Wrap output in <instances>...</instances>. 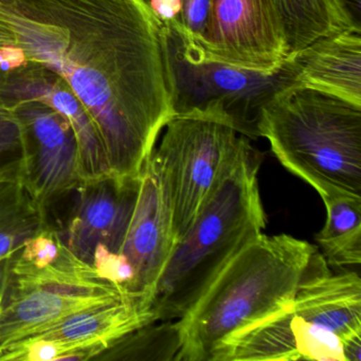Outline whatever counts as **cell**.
<instances>
[{
    "label": "cell",
    "mask_w": 361,
    "mask_h": 361,
    "mask_svg": "<svg viewBox=\"0 0 361 361\" xmlns=\"http://www.w3.org/2000/svg\"><path fill=\"white\" fill-rule=\"evenodd\" d=\"M257 130L321 197H361L360 105L290 84L262 105Z\"/></svg>",
    "instance_id": "cell-4"
},
{
    "label": "cell",
    "mask_w": 361,
    "mask_h": 361,
    "mask_svg": "<svg viewBox=\"0 0 361 361\" xmlns=\"http://www.w3.org/2000/svg\"><path fill=\"white\" fill-rule=\"evenodd\" d=\"M151 11L161 24H169L179 20L181 0H149Z\"/></svg>",
    "instance_id": "cell-22"
},
{
    "label": "cell",
    "mask_w": 361,
    "mask_h": 361,
    "mask_svg": "<svg viewBox=\"0 0 361 361\" xmlns=\"http://www.w3.org/2000/svg\"><path fill=\"white\" fill-rule=\"evenodd\" d=\"M28 62L62 78L102 139L109 170L136 179L174 116L160 22L147 0H0Z\"/></svg>",
    "instance_id": "cell-1"
},
{
    "label": "cell",
    "mask_w": 361,
    "mask_h": 361,
    "mask_svg": "<svg viewBox=\"0 0 361 361\" xmlns=\"http://www.w3.org/2000/svg\"><path fill=\"white\" fill-rule=\"evenodd\" d=\"M317 252L288 234H261L247 245L178 319L183 345L176 361H208L232 334L289 307Z\"/></svg>",
    "instance_id": "cell-3"
},
{
    "label": "cell",
    "mask_w": 361,
    "mask_h": 361,
    "mask_svg": "<svg viewBox=\"0 0 361 361\" xmlns=\"http://www.w3.org/2000/svg\"><path fill=\"white\" fill-rule=\"evenodd\" d=\"M46 212L30 197L18 174H0V263L49 226Z\"/></svg>",
    "instance_id": "cell-15"
},
{
    "label": "cell",
    "mask_w": 361,
    "mask_h": 361,
    "mask_svg": "<svg viewBox=\"0 0 361 361\" xmlns=\"http://www.w3.org/2000/svg\"><path fill=\"white\" fill-rule=\"evenodd\" d=\"M293 83L361 106V32L318 39L290 60Z\"/></svg>",
    "instance_id": "cell-13"
},
{
    "label": "cell",
    "mask_w": 361,
    "mask_h": 361,
    "mask_svg": "<svg viewBox=\"0 0 361 361\" xmlns=\"http://www.w3.org/2000/svg\"><path fill=\"white\" fill-rule=\"evenodd\" d=\"M155 321L151 304L133 297L71 314L29 337L90 344L104 353L128 334Z\"/></svg>",
    "instance_id": "cell-14"
},
{
    "label": "cell",
    "mask_w": 361,
    "mask_h": 361,
    "mask_svg": "<svg viewBox=\"0 0 361 361\" xmlns=\"http://www.w3.org/2000/svg\"><path fill=\"white\" fill-rule=\"evenodd\" d=\"M344 361H361V334L341 340Z\"/></svg>",
    "instance_id": "cell-24"
},
{
    "label": "cell",
    "mask_w": 361,
    "mask_h": 361,
    "mask_svg": "<svg viewBox=\"0 0 361 361\" xmlns=\"http://www.w3.org/2000/svg\"><path fill=\"white\" fill-rule=\"evenodd\" d=\"M343 3L354 22L361 27V0H343Z\"/></svg>",
    "instance_id": "cell-25"
},
{
    "label": "cell",
    "mask_w": 361,
    "mask_h": 361,
    "mask_svg": "<svg viewBox=\"0 0 361 361\" xmlns=\"http://www.w3.org/2000/svg\"><path fill=\"white\" fill-rule=\"evenodd\" d=\"M160 31L174 115L219 105L240 134L257 137L262 105L281 88L295 84L288 62L272 75L255 73L204 58L185 37L178 20L160 23Z\"/></svg>",
    "instance_id": "cell-7"
},
{
    "label": "cell",
    "mask_w": 361,
    "mask_h": 361,
    "mask_svg": "<svg viewBox=\"0 0 361 361\" xmlns=\"http://www.w3.org/2000/svg\"><path fill=\"white\" fill-rule=\"evenodd\" d=\"M261 162L262 154L240 136L235 154L158 279L151 300L156 321L183 318L225 266L263 234Z\"/></svg>",
    "instance_id": "cell-2"
},
{
    "label": "cell",
    "mask_w": 361,
    "mask_h": 361,
    "mask_svg": "<svg viewBox=\"0 0 361 361\" xmlns=\"http://www.w3.org/2000/svg\"><path fill=\"white\" fill-rule=\"evenodd\" d=\"M35 100L54 107L73 128L79 145L84 183L111 176L102 139L92 120L64 80L42 65L0 71V103Z\"/></svg>",
    "instance_id": "cell-12"
},
{
    "label": "cell",
    "mask_w": 361,
    "mask_h": 361,
    "mask_svg": "<svg viewBox=\"0 0 361 361\" xmlns=\"http://www.w3.org/2000/svg\"><path fill=\"white\" fill-rule=\"evenodd\" d=\"M151 159L172 214L175 244L183 238L238 149L232 118L219 105L173 116Z\"/></svg>",
    "instance_id": "cell-6"
},
{
    "label": "cell",
    "mask_w": 361,
    "mask_h": 361,
    "mask_svg": "<svg viewBox=\"0 0 361 361\" xmlns=\"http://www.w3.org/2000/svg\"><path fill=\"white\" fill-rule=\"evenodd\" d=\"M92 266L103 278L122 285L128 290L134 281V268L128 257L123 253L111 252L103 245H99L97 247L94 259H92Z\"/></svg>",
    "instance_id": "cell-20"
},
{
    "label": "cell",
    "mask_w": 361,
    "mask_h": 361,
    "mask_svg": "<svg viewBox=\"0 0 361 361\" xmlns=\"http://www.w3.org/2000/svg\"><path fill=\"white\" fill-rule=\"evenodd\" d=\"M174 246L170 204L149 156L141 171L136 204L120 250L134 268L130 293L151 304Z\"/></svg>",
    "instance_id": "cell-11"
},
{
    "label": "cell",
    "mask_w": 361,
    "mask_h": 361,
    "mask_svg": "<svg viewBox=\"0 0 361 361\" xmlns=\"http://www.w3.org/2000/svg\"><path fill=\"white\" fill-rule=\"evenodd\" d=\"M6 46H18V42L13 33L4 25L0 24V48Z\"/></svg>",
    "instance_id": "cell-26"
},
{
    "label": "cell",
    "mask_w": 361,
    "mask_h": 361,
    "mask_svg": "<svg viewBox=\"0 0 361 361\" xmlns=\"http://www.w3.org/2000/svg\"><path fill=\"white\" fill-rule=\"evenodd\" d=\"M204 58L255 73H278L286 44L274 0H212L206 35L196 45Z\"/></svg>",
    "instance_id": "cell-9"
},
{
    "label": "cell",
    "mask_w": 361,
    "mask_h": 361,
    "mask_svg": "<svg viewBox=\"0 0 361 361\" xmlns=\"http://www.w3.org/2000/svg\"><path fill=\"white\" fill-rule=\"evenodd\" d=\"M133 297L138 295L103 278L64 243L47 265H35L16 252L0 263V348L71 314Z\"/></svg>",
    "instance_id": "cell-5"
},
{
    "label": "cell",
    "mask_w": 361,
    "mask_h": 361,
    "mask_svg": "<svg viewBox=\"0 0 361 361\" xmlns=\"http://www.w3.org/2000/svg\"><path fill=\"white\" fill-rule=\"evenodd\" d=\"M212 0H181L178 25L185 37L200 45L210 22Z\"/></svg>",
    "instance_id": "cell-19"
},
{
    "label": "cell",
    "mask_w": 361,
    "mask_h": 361,
    "mask_svg": "<svg viewBox=\"0 0 361 361\" xmlns=\"http://www.w3.org/2000/svg\"><path fill=\"white\" fill-rule=\"evenodd\" d=\"M24 147V130L20 119L11 109L0 103V159L22 157ZM16 172L18 169H0V174Z\"/></svg>",
    "instance_id": "cell-21"
},
{
    "label": "cell",
    "mask_w": 361,
    "mask_h": 361,
    "mask_svg": "<svg viewBox=\"0 0 361 361\" xmlns=\"http://www.w3.org/2000/svg\"><path fill=\"white\" fill-rule=\"evenodd\" d=\"M183 345L178 320L149 323L116 342L102 353L109 360L176 361Z\"/></svg>",
    "instance_id": "cell-17"
},
{
    "label": "cell",
    "mask_w": 361,
    "mask_h": 361,
    "mask_svg": "<svg viewBox=\"0 0 361 361\" xmlns=\"http://www.w3.org/2000/svg\"><path fill=\"white\" fill-rule=\"evenodd\" d=\"M326 221L316 240L327 264L337 267L358 266L361 262V197L322 198Z\"/></svg>",
    "instance_id": "cell-16"
},
{
    "label": "cell",
    "mask_w": 361,
    "mask_h": 361,
    "mask_svg": "<svg viewBox=\"0 0 361 361\" xmlns=\"http://www.w3.org/2000/svg\"><path fill=\"white\" fill-rule=\"evenodd\" d=\"M102 353L90 344L27 337L0 348V361L88 360Z\"/></svg>",
    "instance_id": "cell-18"
},
{
    "label": "cell",
    "mask_w": 361,
    "mask_h": 361,
    "mask_svg": "<svg viewBox=\"0 0 361 361\" xmlns=\"http://www.w3.org/2000/svg\"><path fill=\"white\" fill-rule=\"evenodd\" d=\"M28 64V59L20 46L0 48V71H11Z\"/></svg>",
    "instance_id": "cell-23"
},
{
    "label": "cell",
    "mask_w": 361,
    "mask_h": 361,
    "mask_svg": "<svg viewBox=\"0 0 361 361\" xmlns=\"http://www.w3.org/2000/svg\"><path fill=\"white\" fill-rule=\"evenodd\" d=\"M140 176L119 180L113 176L83 183L75 190L64 228L59 231L65 245L92 265L99 245L120 252L136 204Z\"/></svg>",
    "instance_id": "cell-10"
},
{
    "label": "cell",
    "mask_w": 361,
    "mask_h": 361,
    "mask_svg": "<svg viewBox=\"0 0 361 361\" xmlns=\"http://www.w3.org/2000/svg\"><path fill=\"white\" fill-rule=\"evenodd\" d=\"M5 106L16 114L24 130L20 180L47 211L84 183L75 132L62 114L39 101H14Z\"/></svg>",
    "instance_id": "cell-8"
}]
</instances>
